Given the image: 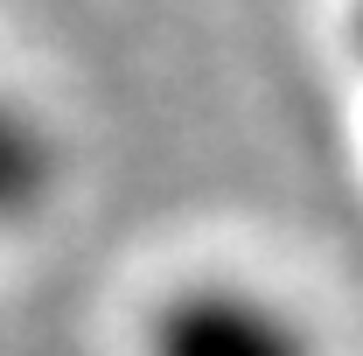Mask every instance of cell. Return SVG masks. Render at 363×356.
Returning <instances> with one entry per match:
<instances>
[{"mask_svg":"<svg viewBox=\"0 0 363 356\" xmlns=\"http://www.w3.org/2000/svg\"><path fill=\"white\" fill-rule=\"evenodd\" d=\"M154 356H315V343L245 287H189L154 321Z\"/></svg>","mask_w":363,"mask_h":356,"instance_id":"1","label":"cell"},{"mask_svg":"<svg viewBox=\"0 0 363 356\" xmlns=\"http://www.w3.org/2000/svg\"><path fill=\"white\" fill-rule=\"evenodd\" d=\"M49 140L0 98V217H28L49 196Z\"/></svg>","mask_w":363,"mask_h":356,"instance_id":"2","label":"cell"}]
</instances>
